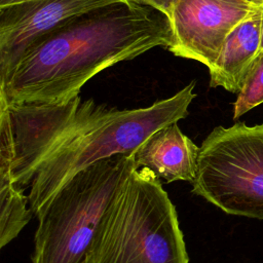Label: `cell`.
I'll list each match as a JSON object with an SVG mask.
<instances>
[{
	"mask_svg": "<svg viewBox=\"0 0 263 263\" xmlns=\"http://www.w3.org/2000/svg\"><path fill=\"white\" fill-rule=\"evenodd\" d=\"M173 40L163 12L121 0L76 15L35 41L0 80L7 105L62 104L101 71Z\"/></svg>",
	"mask_w": 263,
	"mask_h": 263,
	"instance_id": "1",
	"label": "cell"
},
{
	"mask_svg": "<svg viewBox=\"0 0 263 263\" xmlns=\"http://www.w3.org/2000/svg\"><path fill=\"white\" fill-rule=\"evenodd\" d=\"M195 81L174 96L138 109L109 108L81 101L71 128L38 168L29 192L30 209L38 210L75 174L115 155L133 156L155 130L184 119L196 97Z\"/></svg>",
	"mask_w": 263,
	"mask_h": 263,
	"instance_id": "2",
	"label": "cell"
},
{
	"mask_svg": "<svg viewBox=\"0 0 263 263\" xmlns=\"http://www.w3.org/2000/svg\"><path fill=\"white\" fill-rule=\"evenodd\" d=\"M84 263H189L175 205L150 170L136 166L119 185Z\"/></svg>",
	"mask_w": 263,
	"mask_h": 263,
	"instance_id": "3",
	"label": "cell"
},
{
	"mask_svg": "<svg viewBox=\"0 0 263 263\" xmlns=\"http://www.w3.org/2000/svg\"><path fill=\"white\" fill-rule=\"evenodd\" d=\"M136 166L133 156L119 154L69 179L36 213L33 263H84L108 204Z\"/></svg>",
	"mask_w": 263,
	"mask_h": 263,
	"instance_id": "4",
	"label": "cell"
},
{
	"mask_svg": "<svg viewBox=\"0 0 263 263\" xmlns=\"http://www.w3.org/2000/svg\"><path fill=\"white\" fill-rule=\"evenodd\" d=\"M191 184L226 214L263 219V123L215 127L199 147Z\"/></svg>",
	"mask_w": 263,
	"mask_h": 263,
	"instance_id": "5",
	"label": "cell"
},
{
	"mask_svg": "<svg viewBox=\"0 0 263 263\" xmlns=\"http://www.w3.org/2000/svg\"><path fill=\"white\" fill-rule=\"evenodd\" d=\"M80 103V96L62 104L7 105L0 100V110L6 113L11 130V179L15 186L23 190L31 186L43 160L71 128Z\"/></svg>",
	"mask_w": 263,
	"mask_h": 263,
	"instance_id": "6",
	"label": "cell"
},
{
	"mask_svg": "<svg viewBox=\"0 0 263 263\" xmlns=\"http://www.w3.org/2000/svg\"><path fill=\"white\" fill-rule=\"evenodd\" d=\"M261 7L247 0H178L170 18L173 40L166 49L210 69L228 34Z\"/></svg>",
	"mask_w": 263,
	"mask_h": 263,
	"instance_id": "7",
	"label": "cell"
},
{
	"mask_svg": "<svg viewBox=\"0 0 263 263\" xmlns=\"http://www.w3.org/2000/svg\"><path fill=\"white\" fill-rule=\"evenodd\" d=\"M121 0H30L0 8V80L29 47L66 21Z\"/></svg>",
	"mask_w": 263,
	"mask_h": 263,
	"instance_id": "8",
	"label": "cell"
},
{
	"mask_svg": "<svg viewBox=\"0 0 263 263\" xmlns=\"http://www.w3.org/2000/svg\"><path fill=\"white\" fill-rule=\"evenodd\" d=\"M199 147L178 125L168 123L151 134L134 152L137 167L150 170L166 183L193 182L197 171Z\"/></svg>",
	"mask_w": 263,
	"mask_h": 263,
	"instance_id": "9",
	"label": "cell"
},
{
	"mask_svg": "<svg viewBox=\"0 0 263 263\" xmlns=\"http://www.w3.org/2000/svg\"><path fill=\"white\" fill-rule=\"evenodd\" d=\"M263 7L239 23L226 37L214 65L209 69L210 86L238 93L260 51Z\"/></svg>",
	"mask_w": 263,
	"mask_h": 263,
	"instance_id": "10",
	"label": "cell"
},
{
	"mask_svg": "<svg viewBox=\"0 0 263 263\" xmlns=\"http://www.w3.org/2000/svg\"><path fill=\"white\" fill-rule=\"evenodd\" d=\"M0 248L14 239L34 213L29 197L11 180H0Z\"/></svg>",
	"mask_w": 263,
	"mask_h": 263,
	"instance_id": "11",
	"label": "cell"
},
{
	"mask_svg": "<svg viewBox=\"0 0 263 263\" xmlns=\"http://www.w3.org/2000/svg\"><path fill=\"white\" fill-rule=\"evenodd\" d=\"M263 104V50L254 60L245 83L233 104V119H237Z\"/></svg>",
	"mask_w": 263,
	"mask_h": 263,
	"instance_id": "12",
	"label": "cell"
},
{
	"mask_svg": "<svg viewBox=\"0 0 263 263\" xmlns=\"http://www.w3.org/2000/svg\"><path fill=\"white\" fill-rule=\"evenodd\" d=\"M139 4L155 8L171 18L178 0H133Z\"/></svg>",
	"mask_w": 263,
	"mask_h": 263,
	"instance_id": "13",
	"label": "cell"
},
{
	"mask_svg": "<svg viewBox=\"0 0 263 263\" xmlns=\"http://www.w3.org/2000/svg\"><path fill=\"white\" fill-rule=\"evenodd\" d=\"M26 1H30V0H0V8L5 7V6H9V5H12V4L21 3V2H26Z\"/></svg>",
	"mask_w": 263,
	"mask_h": 263,
	"instance_id": "14",
	"label": "cell"
},
{
	"mask_svg": "<svg viewBox=\"0 0 263 263\" xmlns=\"http://www.w3.org/2000/svg\"><path fill=\"white\" fill-rule=\"evenodd\" d=\"M247 1H249L251 3H254L258 6H263V0H247Z\"/></svg>",
	"mask_w": 263,
	"mask_h": 263,
	"instance_id": "15",
	"label": "cell"
},
{
	"mask_svg": "<svg viewBox=\"0 0 263 263\" xmlns=\"http://www.w3.org/2000/svg\"><path fill=\"white\" fill-rule=\"evenodd\" d=\"M260 50H263V24H262V31H261V45Z\"/></svg>",
	"mask_w": 263,
	"mask_h": 263,
	"instance_id": "16",
	"label": "cell"
}]
</instances>
